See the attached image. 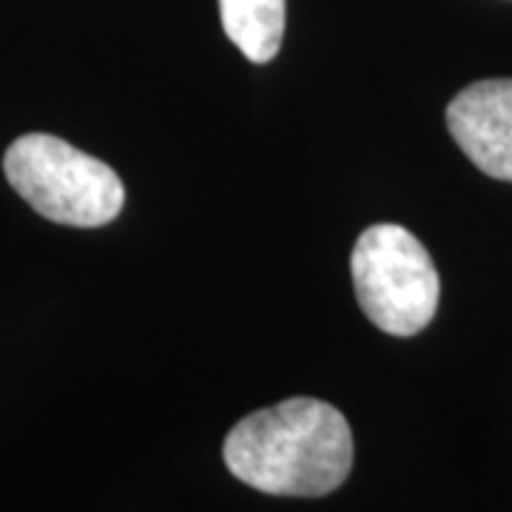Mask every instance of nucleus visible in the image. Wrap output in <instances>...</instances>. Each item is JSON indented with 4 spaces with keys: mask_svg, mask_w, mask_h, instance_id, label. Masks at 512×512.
Returning <instances> with one entry per match:
<instances>
[{
    "mask_svg": "<svg viewBox=\"0 0 512 512\" xmlns=\"http://www.w3.org/2000/svg\"><path fill=\"white\" fill-rule=\"evenodd\" d=\"M222 458L234 478L259 493L319 498L350 476L353 433L333 404L302 396L234 424Z\"/></svg>",
    "mask_w": 512,
    "mask_h": 512,
    "instance_id": "f257e3e1",
    "label": "nucleus"
},
{
    "mask_svg": "<svg viewBox=\"0 0 512 512\" xmlns=\"http://www.w3.org/2000/svg\"><path fill=\"white\" fill-rule=\"evenodd\" d=\"M3 171L40 217L60 225L100 228L126 202L123 180L111 165L52 134L18 137L3 154Z\"/></svg>",
    "mask_w": 512,
    "mask_h": 512,
    "instance_id": "f03ea898",
    "label": "nucleus"
},
{
    "mask_svg": "<svg viewBox=\"0 0 512 512\" xmlns=\"http://www.w3.org/2000/svg\"><path fill=\"white\" fill-rule=\"evenodd\" d=\"M350 276L365 316L390 336H416L439 311V271L419 237L379 222L362 231L350 254Z\"/></svg>",
    "mask_w": 512,
    "mask_h": 512,
    "instance_id": "7ed1b4c3",
    "label": "nucleus"
},
{
    "mask_svg": "<svg viewBox=\"0 0 512 512\" xmlns=\"http://www.w3.org/2000/svg\"><path fill=\"white\" fill-rule=\"evenodd\" d=\"M447 128L478 171L512 183V77L461 89L447 106Z\"/></svg>",
    "mask_w": 512,
    "mask_h": 512,
    "instance_id": "20e7f679",
    "label": "nucleus"
},
{
    "mask_svg": "<svg viewBox=\"0 0 512 512\" xmlns=\"http://www.w3.org/2000/svg\"><path fill=\"white\" fill-rule=\"evenodd\" d=\"M225 35L251 63H271L285 37V0H220Z\"/></svg>",
    "mask_w": 512,
    "mask_h": 512,
    "instance_id": "39448f33",
    "label": "nucleus"
}]
</instances>
